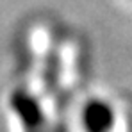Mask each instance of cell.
Listing matches in <instances>:
<instances>
[{
  "mask_svg": "<svg viewBox=\"0 0 132 132\" xmlns=\"http://www.w3.org/2000/svg\"><path fill=\"white\" fill-rule=\"evenodd\" d=\"M9 107L20 120L23 129L34 130L43 127L45 123V111L39 104V100L34 96V93L27 89H14L9 95Z\"/></svg>",
  "mask_w": 132,
  "mask_h": 132,
  "instance_id": "6da1fadb",
  "label": "cell"
},
{
  "mask_svg": "<svg viewBox=\"0 0 132 132\" xmlns=\"http://www.w3.org/2000/svg\"><path fill=\"white\" fill-rule=\"evenodd\" d=\"M80 120H82L84 129H88V130L105 132L112 129V125L116 121V114L109 102L100 100V98H91L80 111Z\"/></svg>",
  "mask_w": 132,
  "mask_h": 132,
  "instance_id": "7a4b0ae2",
  "label": "cell"
},
{
  "mask_svg": "<svg viewBox=\"0 0 132 132\" xmlns=\"http://www.w3.org/2000/svg\"><path fill=\"white\" fill-rule=\"evenodd\" d=\"M57 79H59V55L55 50H52L43 66V86L46 93H52L57 86Z\"/></svg>",
  "mask_w": 132,
  "mask_h": 132,
  "instance_id": "3957f363",
  "label": "cell"
}]
</instances>
